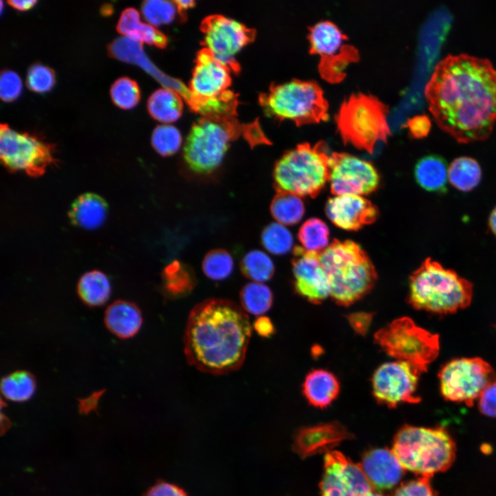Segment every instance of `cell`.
Masks as SVG:
<instances>
[{
  "mask_svg": "<svg viewBox=\"0 0 496 496\" xmlns=\"http://www.w3.org/2000/svg\"><path fill=\"white\" fill-rule=\"evenodd\" d=\"M37 3L35 0H26V1H8V3L13 7L14 8L24 11L28 10L32 8Z\"/></svg>",
  "mask_w": 496,
  "mask_h": 496,
  "instance_id": "obj_50",
  "label": "cell"
},
{
  "mask_svg": "<svg viewBox=\"0 0 496 496\" xmlns=\"http://www.w3.org/2000/svg\"><path fill=\"white\" fill-rule=\"evenodd\" d=\"M141 11L147 23L155 27L171 23L178 10L174 1L148 0L143 2Z\"/></svg>",
  "mask_w": 496,
  "mask_h": 496,
  "instance_id": "obj_40",
  "label": "cell"
},
{
  "mask_svg": "<svg viewBox=\"0 0 496 496\" xmlns=\"http://www.w3.org/2000/svg\"><path fill=\"white\" fill-rule=\"evenodd\" d=\"M364 496H384V495L378 492H375L374 490H372V491L368 493L367 494H366Z\"/></svg>",
  "mask_w": 496,
  "mask_h": 496,
  "instance_id": "obj_53",
  "label": "cell"
},
{
  "mask_svg": "<svg viewBox=\"0 0 496 496\" xmlns=\"http://www.w3.org/2000/svg\"><path fill=\"white\" fill-rule=\"evenodd\" d=\"M104 323L106 328L121 339H129L137 334L142 324V313L134 302L118 300L105 309Z\"/></svg>",
  "mask_w": 496,
  "mask_h": 496,
  "instance_id": "obj_23",
  "label": "cell"
},
{
  "mask_svg": "<svg viewBox=\"0 0 496 496\" xmlns=\"http://www.w3.org/2000/svg\"><path fill=\"white\" fill-rule=\"evenodd\" d=\"M252 327L247 313L234 302L208 298L190 311L183 335L189 364L214 375L239 369L245 360Z\"/></svg>",
  "mask_w": 496,
  "mask_h": 496,
  "instance_id": "obj_2",
  "label": "cell"
},
{
  "mask_svg": "<svg viewBox=\"0 0 496 496\" xmlns=\"http://www.w3.org/2000/svg\"><path fill=\"white\" fill-rule=\"evenodd\" d=\"M55 83L54 71L50 68L39 64H34L28 70L26 85L30 90L38 93L50 90Z\"/></svg>",
  "mask_w": 496,
  "mask_h": 496,
  "instance_id": "obj_42",
  "label": "cell"
},
{
  "mask_svg": "<svg viewBox=\"0 0 496 496\" xmlns=\"http://www.w3.org/2000/svg\"><path fill=\"white\" fill-rule=\"evenodd\" d=\"M144 496H187V495L177 486L161 482L151 487Z\"/></svg>",
  "mask_w": 496,
  "mask_h": 496,
  "instance_id": "obj_47",
  "label": "cell"
},
{
  "mask_svg": "<svg viewBox=\"0 0 496 496\" xmlns=\"http://www.w3.org/2000/svg\"><path fill=\"white\" fill-rule=\"evenodd\" d=\"M260 101L269 116L293 121L297 125L318 123L329 117V103L315 81L292 79L274 85Z\"/></svg>",
  "mask_w": 496,
  "mask_h": 496,
  "instance_id": "obj_8",
  "label": "cell"
},
{
  "mask_svg": "<svg viewBox=\"0 0 496 496\" xmlns=\"http://www.w3.org/2000/svg\"><path fill=\"white\" fill-rule=\"evenodd\" d=\"M152 145L161 156H168L176 153L182 144L179 130L172 125L163 124L157 126L152 135Z\"/></svg>",
  "mask_w": 496,
  "mask_h": 496,
  "instance_id": "obj_39",
  "label": "cell"
},
{
  "mask_svg": "<svg viewBox=\"0 0 496 496\" xmlns=\"http://www.w3.org/2000/svg\"><path fill=\"white\" fill-rule=\"evenodd\" d=\"M202 269L205 276L211 280H223L231 274L234 260L225 249H213L204 257Z\"/></svg>",
  "mask_w": 496,
  "mask_h": 496,
  "instance_id": "obj_38",
  "label": "cell"
},
{
  "mask_svg": "<svg viewBox=\"0 0 496 496\" xmlns=\"http://www.w3.org/2000/svg\"><path fill=\"white\" fill-rule=\"evenodd\" d=\"M420 374L408 362H386L375 371L372 378L373 393L376 400L394 408L403 402L417 403L415 395Z\"/></svg>",
  "mask_w": 496,
  "mask_h": 496,
  "instance_id": "obj_16",
  "label": "cell"
},
{
  "mask_svg": "<svg viewBox=\"0 0 496 496\" xmlns=\"http://www.w3.org/2000/svg\"><path fill=\"white\" fill-rule=\"evenodd\" d=\"M448 168L442 157L426 156L420 159L415 165V179L421 187L428 192H445Z\"/></svg>",
  "mask_w": 496,
  "mask_h": 496,
  "instance_id": "obj_27",
  "label": "cell"
},
{
  "mask_svg": "<svg viewBox=\"0 0 496 496\" xmlns=\"http://www.w3.org/2000/svg\"><path fill=\"white\" fill-rule=\"evenodd\" d=\"M429 479L420 477L416 479L403 483L397 488L393 496H437Z\"/></svg>",
  "mask_w": 496,
  "mask_h": 496,
  "instance_id": "obj_44",
  "label": "cell"
},
{
  "mask_svg": "<svg viewBox=\"0 0 496 496\" xmlns=\"http://www.w3.org/2000/svg\"><path fill=\"white\" fill-rule=\"evenodd\" d=\"M174 3L178 8V10L183 11V10H186L188 8L192 7L194 2L193 1L187 0V1H174Z\"/></svg>",
  "mask_w": 496,
  "mask_h": 496,
  "instance_id": "obj_51",
  "label": "cell"
},
{
  "mask_svg": "<svg viewBox=\"0 0 496 496\" xmlns=\"http://www.w3.org/2000/svg\"><path fill=\"white\" fill-rule=\"evenodd\" d=\"M437 125L459 143L486 139L496 122V70L466 54L440 60L424 88Z\"/></svg>",
  "mask_w": 496,
  "mask_h": 496,
  "instance_id": "obj_1",
  "label": "cell"
},
{
  "mask_svg": "<svg viewBox=\"0 0 496 496\" xmlns=\"http://www.w3.org/2000/svg\"><path fill=\"white\" fill-rule=\"evenodd\" d=\"M374 338L388 355L409 363L420 375L440 351L438 335L417 327L408 317L393 320L377 331Z\"/></svg>",
  "mask_w": 496,
  "mask_h": 496,
  "instance_id": "obj_9",
  "label": "cell"
},
{
  "mask_svg": "<svg viewBox=\"0 0 496 496\" xmlns=\"http://www.w3.org/2000/svg\"><path fill=\"white\" fill-rule=\"evenodd\" d=\"M325 211L335 225L346 230H358L373 223L378 216L377 207L370 200L355 194L329 199Z\"/></svg>",
  "mask_w": 496,
  "mask_h": 496,
  "instance_id": "obj_20",
  "label": "cell"
},
{
  "mask_svg": "<svg viewBox=\"0 0 496 496\" xmlns=\"http://www.w3.org/2000/svg\"><path fill=\"white\" fill-rule=\"evenodd\" d=\"M22 90L19 76L9 70H3L0 76V96L2 101L10 102L17 99Z\"/></svg>",
  "mask_w": 496,
  "mask_h": 496,
  "instance_id": "obj_43",
  "label": "cell"
},
{
  "mask_svg": "<svg viewBox=\"0 0 496 496\" xmlns=\"http://www.w3.org/2000/svg\"><path fill=\"white\" fill-rule=\"evenodd\" d=\"M488 225L492 232L496 236V207L490 214Z\"/></svg>",
  "mask_w": 496,
  "mask_h": 496,
  "instance_id": "obj_52",
  "label": "cell"
},
{
  "mask_svg": "<svg viewBox=\"0 0 496 496\" xmlns=\"http://www.w3.org/2000/svg\"><path fill=\"white\" fill-rule=\"evenodd\" d=\"M77 293L81 300L90 307L105 304L111 295V284L107 276L98 270L85 273L77 284Z\"/></svg>",
  "mask_w": 496,
  "mask_h": 496,
  "instance_id": "obj_29",
  "label": "cell"
},
{
  "mask_svg": "<svg viewBox=\"0 0 496 496\" xmlns=\"http://www.w3.org/2000/svg\"><path fill=\"white\" fill-rule=\"evenodd\" d=\"M36 386L34 375L25 370L15 371L2 378L1 381L3 396L15 402L30 400L35 393Z\"/></svg>",
  "mask_w": 496,
  "mask_h": 496,
  "instance_id": "obj_32",
  "label": "cell"
},
{
  "mask_svg": "<svg viewBox=\"0 0 496 496\" xmlns=\"http://www.w3.org/2000/svg\"><path fill=\"white\" fill-rule=\"evenodd\" d=\"M162 278L164 291L172 297L187 295L192 291L196 282L192 268L177 260L164 269Z\"/></svg>",
  "mask_w": 496,
  "mask_h": 496,
  "instance_id": "obj_30",
  "label": "cell"
},
{
  "mask_svg": "<svg viewBox=\"0 0 496 496\" xmlns=\"http://www.w3.org/2000/svg\"><path fill=\"white\" fill-rule=\"evenodd\" d=\"M329 163L333 194L362 196L375 191L378 186V173L369 161L348 153L333 152Z\"/></svg>",
  "mask_w": 496,
  "mask_h": 496,
  "instance_id": "obj_15",
  "label": "cell"
},
{
  "mask_svg": "<svg viewBox=\"0 0 496 496\" xmlns=\"http://www.w3.org/2000/svg\"><path fill=\"white\" fill-rule=\"evenodd\" d=\"M360 464L373 490L378 491L393 488L405 470L393 451L388 448L367 452Z\"/></svg>",
  "mask_w": 496,
  "mask_h": 496,
  "instance_id": "obj_21",
  "label": "cell"
},
{
  "mask_svg": "<svg viewBox=\"0 0 496 496\" xmlns=\"http://www.w3.org/2000/svg\"><path fill=\"white\" fill-rule=\"evenodd\" d=\"M308 39L309 52L320 56V74L329 83L343 80L347 65L359 60L358 50L347 42V36L331 21H320L309 27Z\"/></svg>",
  "mask_w": 496,
  "mask_h": 496,
  "instance_id": "obj_12",
  "label": "cell"
},
{
  "mask_svg": "<svg viewBox=\"0 0 496 496\" xmlns=\"http://www.w3.org/2000/svg\"><path fill=\"white\" fill-rule=\"evenodd\" d=\"M296 291L313 304H319L330 296L327 276L321 265L319 252L296 247L292 260Z\"/></svg>",
  "mask_w": 496,
  "mask_h": 496,
  "instance_id": "obj_19",
  "label": "cell"
},
{
  "mask_svg": "<svg viewBox=\"0 0 496 496\" xmlns=\"http://www.w3.org/2000/svg\"><path fill=\"white\" fill-rule=\"evenodd\" d=\"M261 242L270 253L282 255L292 248L293 236L282 224L272 223L266 226L261 234Z\"/></svg>",
  "mask_w": 496,
  "mask_h": 496,
  "instance_id": "obj_37",
  "label": "cell"
},
{
  "mask_svg": "<svg viewBox=\"0 0 496 496\" xmlns=\"http://www.w3.org/2000/svg\"><path fill=\"white\" fill-rule=\"evenodd\" d=\"M254 328L256 333L262 337H269L274 332L273 325L267 316L258 317L254 322Z\"/></svg>",
  "mask_w": 496,
  "mask_h": 496,
  "instance_id": "obj_48",
  "label": "cell"
},
{
  "mask_svg": "<svg viewBox=\"0 0 496 496\" xmlns=\"http://www.w3.org/2000/svg\"><path fill=\"white\" fill-rule=\"evenodd\" d=\"M110 96L116 106L128 110L134 107L138 103L140 90L134 80L128 77H121L112 85Z\"/></svg>",
  "mask_w": 496,
  "mask_h": 496,
  "instance_id": "obj_41",
  "label": "cell"
},
{
  "mask_svg": "<svg viewBox=\"0 0 496 496\" xmlns=\"http://www.w3.org/2000/svg\"><path fill=\"white\" fill-rule=\"evenodd\" d=\"M107 213L106 201L94 193H85L72 203L68 216L72 225L95 229L104 223Z\"/></svg>",
  "mask_w": 496,
  "mask_h": 496,
  "instance_id": "obj_24",
  "label": "cell"
},
{
  "mask_svg": "<svg viewBox=\"0 0 496 496\" xmlns=\"http://www.w3.org/2000/svg\"><path fill=\"white\" fill-rule=\"evenodd\" d=\"M319 258L329 280L330 296L337 304L349 306L374 287L377 279L375 267L355 242L334 240L319 252Z\"/></svg>",
  "mask_w": 496,
  "mask_h": 496,
  "instance_id": "obj_3",
  "label": "cell"
},
{
  "mask_svg": "<svg viewBox=\"0 0 496 496\" xmlns=\"http://www.w3.org/2000/svg\"><path fill=\"white\" fill-rule=\"evenodd\" d=\"M320 487L321 496H364L373 490L360 464L338 451L326 454Z\"/></svg>",
  "mask_w": 496,
  "mask_h": 496,
  "instance_id": "obj_17",
  "label": "cell"
},
{
  "mask_svg": "<svg viewBox=\"0 0 496 496\" xmlns=\"http://www.w3.org/2000/svg\"><path fill=\"white\" fill-rule=\"evenodd\" d=\"M108 52L112 57L139 65L161 83L165 87L178 91L182 85L176 81H172V79L167 77L155 67L144 53L142 43L138 41L122 36L109 45Z\"/></svg>",
  "mask_w": 496,
  "mask_h": 496,
  "instance_id": "obj_22",
  "label": "cell"
},
{
  "mask_svg": "<svg viewBox=\"0 0 496 496\" xmlns=\"http://www.w3.org/2000/svg\"><path fill=\"white\" fill-rule=\"evenodd\" d=\"M392 451L405 470L430 478L451 466L456 446L448 431L442 426L405 425L397 433Z\"/></svg>",
  "mask_w": 496,
  "mask_h": 496,
  "instance_id": "obj_5",
  "label": "cell"
},
{
  "mask_svg": "<svg viewBox=\"0 0 496 496\" xmlns=\"http://www.w3.org/2000/svg\"><path fill=\"white\" fill-rule=\"evenodd\" d=\"M482 170L479 163L473 158L461 156L454 159L448 168L450 183L462 192H469L480 183Z\"/></svg>",
  "mask_w": 496,
  "mask_h": 496,
  "instance_id": "obj_31",
  "label": "cell"
},
{
  "mask_svg": "<svg viewBox=\"0 0 496 496\" xmlns=\"http://www.w3.org/2000/svg\"><path fill=\"white\" fill-rule=\"evenodd\" d=\"M442 396L448 401L472 406L483 391L496 381L493 369L479 358L455 359L439 375Z\"/></svg>",
  "mask_w": 496,
  "mask_h": 496,
  "instance_id": "obj_13",
  "label": "cell"
},
{
  "mask_svg": "<svg viewBox=\"0 0 496 496\" xmlns=\"http://www.w3.org/2000/svg\"><path fill=\"white\" fill-rule=\"evenodd\" d=\"M55 145L38 135L19 132L7 124L0 126V158L11 172H23L39 177L56 163Z\"/></svg>",
  "mask_w": 496,
  "mask_h": 496,
  "instance_id": "obj_11",
  "label": "cell"
},
{
  "mask_svg": "<svg viewBox=\"0 0 496 496\" xmlns=\"http://www.w3.org/2000/svg\"><path fill=\"white\" fill-rule=\"evenodd\" d=\"M241 307L247 313L262 316L271 307L273 294L271 289L262 282L246 284L240 293Z\"/></svg>",
  "mask_w": 496,
  "mask_h": 496,
  "instance_id": "obj_34",
  "label": "cell"
},
{
  "mask_svg": "<svg viewBox=\"0 0 496 496\" xmlns=\"http://www.w3.org/2000/svg\"><path fill=\"white\" fill-rule=\"evenodd\" d=\"M329 229L322 220L310 218L300 228L298 238L307 251L320 252L329 246Z\"/></svg>",
  "mask_w": 496,
  "mask_h": 496,
  "instance_id": "obj_36",
  "label": "cell"
},
{
  "mask_svg": "<svg viewBox=\"0 0 496 496\" xmlns=\"http://www.w3.org/2000/svg\"><path fill=\"white\" fill-rule=\"evenodd\" d=\"M205 50L217 61L237 71L236 55L254 38V32L242 23L215 15L202 25Z\"/></svg>",
  "mask_w": 496,
  "mask_h": 496,
  "instance_id": "obj_14",
  "label": "cell"
},
{
  "mask_svg": "<svg viewBox=\"0 0 496 496\" xmlns=\"http://www.w3.org/2000/svg\"><path fill=\"white\" fill-rule=\"evenodd\" d=\"M479 409L486 416L496 417V381L490 384L481 393Z\"/></svg>",
  "mask_w": 496,
  "mask_h": 496,
  "instance_id": "obj_45",
  "label": "cell"
},
{
  "mask_svg": "<svg viewBox=\"0 0 496 496\" xmlns=\"http://www.w3.org/2000/svg\"><path fill=\"white\" fill-rule=\"evenodd\" d=\"M270 210L278 223L291 225L299 222L304 213L300 197L284 191H278L271 201Z\"/></svg>",
  "mask_w": 496,
  "mask_h": 496,
  "instance_id": "obj_33",
  "label": "cell"
},
{
  "mask_svg": "<svg viewBox=\"0 0 496 496\" xmlns=\"http://www.w3.org/2000/svg\"><path fill=\"white\" fill-rule=\"evenodd\" d=\"M240 267L245 277L257 282L269 280L274 273L272 260L260 250L247 253L241 260Z\"/></svg>",
  "mask_w": 496,
  "mask_h": 496,
  "instance_id": "obj_35",
  "label": "cell"
},
{
  "mask_svg": "<svg viewBox=\"0 0 496 496\" xmlns=\"http://www.w3.org/2000/svg\"><path fill=\"white\" fill-rule=\"evenodd\" d=\"M340 392L337 378L323 369L311 371L306 376L303 384V393L309 402L318 408L329 405Z\"/></svg>",
  "mask_w": 496,
  "mask_h": 496,
  "instance_id": "obj_25",
  "label": "cell"
},
{
  "mask_svg": "<svg viewBox=\"0 0 496 496\" xmlns=\"http://www.w3.org/2000/svg\"><path fill=\"white\" fill-rule=\"evenodd\" d=\"M183 107L180 94L168 87L156 90L147 101L149 114L163 124H170L176 121L182 114Z\"/></svg>",
  "mask_w": 496,
  "mask_h": 496,
  "instance_id": "obj_28",
  "label": "cell"
},
{
  "mask_svg": "<svg viewBox=\"0 0 496 496\" xmlns=\"http://www.w3.org/2000/svg\"><path fill=\"white\" fill-rule=\"evenodd\" d=\"M116 30L123 36L141 43L154 45L158 48H163L166 45L165 35L154 26L142 22L138 12L133 8H128L123 11Z\"/></svg>",
  "mask_w": 496,
  "mask_h": 496,
  "instance_id": "obj_26",
  "label": "cell"
},
{
  "mask_svg": "<svg viewBox=\"0 0 496 496\" xmlns=\"http://www.w3.org/2000/svg\"><path fill=\"white\" fill-rule=\"evenodd\" d=\"M230 71L205 49L198 53L189 89L193 99L191 106L194 110L201 101L219 98L227 92Z\"/></svg>",
  "mask_w": 496,
  "mask_h": 496,
  "instance_id": "obj_18",
  "label": "cell"
},
{
  "mask_svg": "<svg viewBox=\"0 0 496 496\" xmlns=\"http://www.w3.org/2000/svg\"><path fill=\"white\" fill-rule=\"evenodd\" d=\"M349 319L353 327L363 334L366 331L371 317L369 313H356L349 316Z\"/></svg>",
  "mask_w": 496,
  "mask_h": 496,
  "instance_id": "obj_49",
  "label": "cell"
},
{
  "mask_svg": "<svg viewBox=\"0 0 496 496\" xmlns=\"http://www.w3.org/2000/svg\"><path fill=\"white\" fill-rule=\"evenodd\" d=\"M472 297L471 282L431 258L409 277L408 302L416 309L452 313L469 306Z\"/></svg>",
  "mask_w": 496,
  "mask_h": 496,
  "instance_id": "obj_4",
  "label": "cell"
},
{
  "mask_svg": "<svg viewBox=\"0 0 496 496\" xmlns=\"http://www.w3.org/2000/svg\"><path fill=\"white\" fill-rule=\"evenodd\" d=\"M407 125L413 136L422 138L428 133L431 122L426 115H417L408 120Z\"/></svg>",
  "mask_w": 496,
  "mask_h": 496,
  "instance_id": "obj_46",
  "label": "cell"
},
{
  "mask_svg": "<svg viewBox=\"0 0 496 496\" xmlns=\"http://www.w3.org/2000/svg\"><path fill=\"white\" fill-rule=\"evenodd\" d=\"M328 146L323 141L304 143L287 151L276 163L273 179L277 192L315 198L329 180Z\"/></svg>",
  "mask_w": 496,
  "mask_h": 496,
  "instance_id": "obj_6",
  "label": "cell"
},
{
  "mask_svg": "<svg viewBox=\"0 0 496 496\" xmlns=\"http://www.w3.org/2000/svg\"><path fill=\"white\" fill-rule=\"evenodd\" d=\"M237 127L229 118L204 117L192 127L184 146V158L195 172L210 173L223 161Z\"/></svg>",
  "mask_w": 496,
  "mask_h": 496,
  "instance_id": "obj_10",
  "label": "cell"
},
{
  "mask_svg": "<svg viewBox=\"0 0 496 496\" xmlns=\"http://www.w3.org/2000/svg\"><path fill=\"white\" fill-rule=\"evenodd\" d=\"M388 112L389 106L375 96L352 93L342 101L334 116L344 143L373 153L375 143L386 142L391 134Z\"/></svg>",
  "mask_w": 496,
  "mask_h": 496,
  "instance_id": "obj_7",
  "label": "cell"
}]
</instances>
